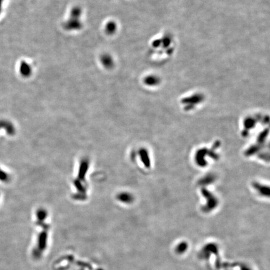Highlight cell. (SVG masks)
<instances>
[{
  "label": "cell",
  "instance_id": "cell-1",
  "mask_svg": "<svg viewBox=\"0 0 270 270\" xmlns=\"http://www.w3.org/2000/svg\"><path fill=\"white\" fill-rule=\"evenodd\" d=\"M5 129L7 131V134L9 135H13L15 133V129L13 124L7 120H0V129Z\"/></svg>",
  "mask_w": 270,
  "mask_h": 270
},
{
  "label": "cell",
  "instance_id": "cell-2",
  "mask_svg": "<svg viewBox=\"0 0 270 270\" xmlns=\"http://www.w3.org/2000/svg\"><path fill=\"white\" fill-rule=\"evenodd\" d=\"M10 180V175L5 172H4L2 169L0 168V181L4 182V183H8Z\"/></svg>",
  "mask_w": 270,
  "mask_h": 270
}]
</instances>
